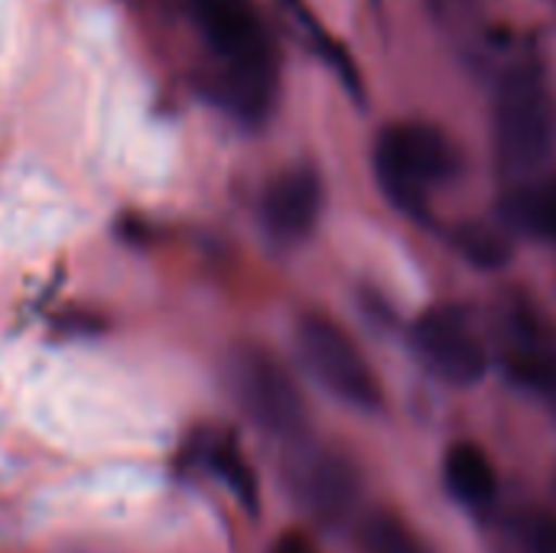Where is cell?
Segmentation results:
<instances>
[{
  "label": "cell",
  "mask_w": 556,
  "mask_h": 553,
  "mask_svg": "<svg viewBox=\"0 0 556 553\" xmlns=\"http://www.w3.org/2000/svg\"><path fill=\"white\" fill-rule=\"evenodd\" d=\"M218 59V98L244 121H261L277 91V59L254 0H189Z\"/></svg>",
  "instance_id": "1"
},
{
  "label": "cell",
  "mask_w": 556,
  "mask_h": 553,
  "mask_svg": "<svg viewBox=\"0 0 556 553\" xmlns=\"http://www.w3.org/2000/svg\"><path fill=\"white\" fill-rule=\"evenodd\" d=\"M459 169V153L450 137L424 121H401L384 127L375 143V173L388 199L407 212L420 215L430 209V196L453 179Z\"/></svg>",
  "instance_id": "2"
},
{
  "label": "cell",
  "mask_w": 556,
  "mask_h": 553,
  "mask_svg": "<svg viewBox=\"0 0 556 553\" xmlns=\"http://www.w3.org/2000/svg\"><path fill=\"white\" fill-rule=\"evenodd\" d=\"M495 140L502 163L515 173H531L551 156L556 101L534 68H515L502 78L495 98Z\"/></svg>",
  "instance_id": "3"
},
{
  "label": "cell",
  "mask_w": 556,
  "mask_h": 553,
  "mask_svg": "<svg viewBox=\"0 0 556 553\" xmlns=\"http://www.w3.org/2000/svg\"><path fill=\"white\" fill-rule=\"evenodd\" d=\"M283 479L293 502L319 525V528H345L362 502V476L358 466L329 447H309L303 440L290 443Z\"/></svg>",
  "instance_id": "4"
},
{
  "label": "cell",
  "mask_w": 556,
  "mask_h": 553,
  "mask_svg": "<svg viewBox=\"0 0 556 553\" xmlns=\"http://www.w3.org/2000/svg\"><path fill=\"white\" fill-rule=\"evenodd\" d=\"M296 352L306 372L342 404L358 411L381 407V385L362 349L326 316H306L296 326Z\"/></svg>",
  "instance_id": "5"
},
{
  "label": "cell",
  "mask_w": 556,
  "mask_h": 553,
  "mask_svg": "<svg viewBox=\"0 0 556 553\" xmlns=\"http://www.w3.org/2000/svg\"><path fill=\"white\" fill-rule=\"evenodd\" d=\"M231 391L241 404V411L270 437L277 440H300L306 427V407L303 398L290 378V372L267 355L264 349L244 345L231 359Z\"/></svg>",
  "instance_id": "6"
},
{
  "label": "cell",
  "mask_w": 556,
  "mask_h": 553,
  "mask_svg": "<svg viewBox=\"0 0 556 553\" xmlns=\"http://www.w3.org/2000/svg\"><path fill=\"white\" fill-rule=\"evenodd\" d=\"M414 349L420 362L446 385L469 388L479 385L489 372V352L472 323L453 310L440 306L417 319L414 326Z\"/></svg>",
  "instance_id": "7"
},
{
  "label": "cell",
  "mask_w": 556,
  "mask_h": 553,
  "mask_svg": "<svg viewBox=\"0 0 556 553\" xmlns=\"http://www.w3.org/2000/svg\"><path fill=\"white\" fill-rule=\"evenodd\" d=\"M502 365L508 378L556 411V336L534 313H508L502 326Z\"/></svg>",
  "instance_id": "8"
},
{
  "label": "cell",
  "mask_w": 556,
  "mask_h": 553,
  "mask_svg": "<svg viewBox=\"0 0 556 553\" xmlns=\"http://www.w3.org/2000/svg\"><path fill=\"white\" fill-rule=\"evenodd\" d=\"M319 209H323V183L306 166L274 176L261 196V222L277 244L303 241L313 231Z\"/></svg>",
  "instance_id": "9"
},
{
  "label": "cell",
  "mask_w": 556,
  "mask_h": 553,
  "mask_svg": "<svg viewBox=\"0 0 556 553\" xmlns=\"http://www.w3.org/2000/svg\"><path fill=\"white\" fill-rule=\"evenodd\" d=\"M446 486L466 508H489L498 499V476L489 463L485 450L476 443H456L446 453Z\"/></svg>",
  "instance_id": "10"
},
{
  "label": "cell",
  "mask_w": 556,
  "mask_h": 553,
  "mask_svg": "<svg viewBox=\"0 0 556 553\" xmlns=\"http://www.w3.org/2000/svg\"><path fill=\"white\" fill-rule=\"evenodd\" d=\"M508 218L538 238L556 241V179H541L525 186L508 202Z\"/></svg>",
  "instance_id": "11"
},
{
  "label": "cell",
  "mask_w": 556,
  "mask_h": 553,
  "mask_svg": "<svg viewBox=\"0 0 556 553\" xmlns=\"http://www.w3.org/2000/svg\"><path fill=\"white\" fill-rule=\"evenodd\" d=\"M362 553H433L420 535L391 512H371L358 521Z\"/></svg>",
  "instance_id": "12"
},
{
  "label": "cell",
  "mask_w": 556,
  "mask_h": 553,
  "mask_svg": "<svg viewBox=\"0 0 556 553\" xmlns=\"http://www.w3.org/2000/svg\"><path fill=\"white\" fill-rule=\"evenodd\" d=\"M202 460L208 463V469L235 492V499L254 512L257 508V479L251 473V466L244 463V456L238 453L235 440H212L202 453Z\"/></svg>",
  "instance_id": "13"
},
{
  "label": "cell",
  "mask_w": 556,
  "mask_h": 553,
  "mask_svg": "<svg viewBox=\"0 0 556 553\" xmlns=\"http://www.w3.org/2000/svg\"><path fill=\"white\" fill-rule=\"evenodd\" d=\"M528 544H531V553H556V518L538 515L528 525Z\"/></svg>",
  "instance_id": "14"
},
{
  "label": "cell",
  "mask_w": 556,
  "mask_h": 553,
  "mask_svg": "<svg viewBox=\"0 0 556 553\" xmlns=\"http://www.w3.org/2000/svg\"><path fill=\"white\" fill-rule=\"evenodd\" d=\"M270 553H316V548L303 535H283Z\"/></svg>",
  "instance_id": "15"
}]
</instances>
